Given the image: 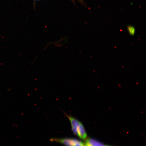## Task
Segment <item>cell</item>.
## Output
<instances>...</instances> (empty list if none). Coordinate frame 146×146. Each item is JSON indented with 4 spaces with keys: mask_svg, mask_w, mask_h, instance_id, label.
I'll list each match as a JSON object with an SVG mask.
<instances>
[{
    "mask_svg": "<svg viewBox=\"0 0 146 146\" xmlns=\"http://www.w3.org/2000/svg\"><path fill=\"white\" fill-rule=\"evenodd\" d=\"M70 121L72 131L75 135L80 139L85 140L87 138V134L83 124L77 119L71 115L65 114Z\"/></svg>",
    "mask_w": 146,
    "mask_h": 146,
    "instance_id": "1",
    "label": "cell"
},
{
    "mask_svg": "<svg viewBox=\"0 0 146 146\" xmlns=\"http://www.w3.org/2000/svg\"><path fill=\"white\" fill-rule=\"evenodd\" d=\"M50 141L62 144L65 146H84L85 143L77 139L72 138H52Z\"/></svg>",
    "mask_w": 146,
    "mask_h": 146,
    "instance_id": "2",
    "label": "cell"
},
{
    "mask_svg": "<svg viewBox=\"0 0 146 146\" xmlns=\"http://www.w3.org/2000/svg\"><path fill=\"white\" fill-rule=\"evenodd\" d=\"M85 143L89 146H105L102 142L92 138H87L85 140Z\"/></svg>",
    "mask_w": 146,
    "mask_h": 146,
    "instance_id": "3",
    "label": "cell"
},
{
    "mask_svg": "<svg viewBox=\"0 0 146 146\" xmlns=\"http://www.w3.org/2000/svg\"><path fill=\"white\" fill-rule=\"evenodd\" d=\"M127 29L129 35L132 36H134L135 33V29L132 25H129L127 26Z\"/></svg>",
    "mask_w": 146,
    "mask_h": 146,
    "instance_id": "4",
    "label": "cell"
},
{
    "mask_svg": "<svg viewBox=\"0 0 146 146\" xmlns=\"http://www.w3.org/2000/svg\"><path fill=\"white\" fill-rule=\"evenodd\" d=\"M84 146H89L88 145H87V144H86L85 143V145H84Z\"/></svg>",
    "mask_w": 146,
    "mask_h": 146,
    "instance_id": "5",
    "label": "cell"
},
{
    "mask_svg": "<svg viewBox=\"0 0 146 146\" xmlns=\"http://www.w3.org/2000/svg\"><path fill=\"white\" fill-rule=\"evenodd\" d=\"M105 146H111V145H106Z\"/></svg>",
    "mask_w": 146,
    "mask_h": 146,
    "instance_id": "6",
    "label": "cell"
},
{
    "mask_svg": "<svg viewBox=\"0 0 146 146\" xmlns=\"http://www.w3.org/2000/svg\"><path fill=\"white\" fill-rule=\"evenodd\" d=\"M78 1H82V0H78Z\"/></svg>",
    "mask_w": 146,
    "mask_h": 146,
    "instance_id": "7",
    "label": "cell"
}]
</instances>
